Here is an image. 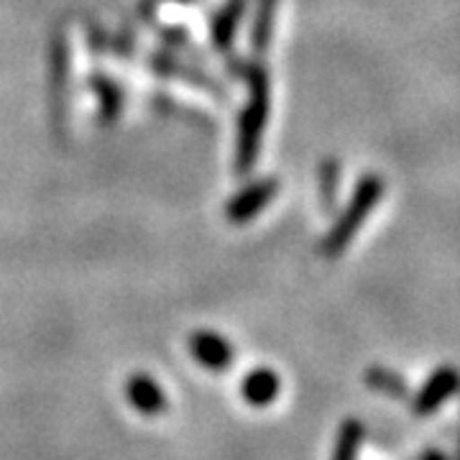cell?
Returning <instances> with one entry per match:
<instances>
[{
  "label": "cell",
  "mask_w": 460,
  "mask_h": 460,
  "mask_svg": "<svg viewBox=\"0 0 460 460\" xmlns=\"http://www.w3.org/2000/svg\"><path fill=\"white\" fill-rule=\"evenodd\" d=\"M458 460H460V443H458Z\"/></svg>",
  "instance_id": "cell-15"
},
{
  "label": "cell",
  "mask_w": 460,
  "mask_h": 460,
  "mask_svg": "<svg viewBox=\"0 0 460 460\" xmlns=\"http://www.w3.org/2000/svg\"><path fill=\"white\" fill-rule=\"evenodd\" d=\"M363 438H366V428L361 420L348 417L338 429V440H335V450L330 460H358V450H361Z\"/></svg>",
  "instance_id": "cell-8"
},
{
  "label": "cell",
  "mask_w": 460,
  "mask_h": 460,
  "mask_svg": "<svg viewBox=\"0 0 460 460\" xmlns=\"http://www.w3.org/2000/svg\"><path fill=\"white\" fill-rule=\"evenodd\" d=\"M460 389V374L453 366H443L438 368L432 376L425 381V386L420 389V394L414 396V411L417 414H432L443 407L450 396Z\"/></svg>",
  "instance_id": "cell-3"
},
{
  "label": "cell",
  "mask_w": 460,
  "mask_h": 460,
  "mask_svg": "<svg viewBox=\"0 0 460 460\" xmlns=\"http://www.w3.org/2000/svg\"><path fill=\"white\" fill-rule=\"evenodd\" d=\"M190 350L195 356L199 366H205L213 374H223L228 371L233 363V345L228 338L217 335L213 330H199L190 338Z\"/></svg>",
  "instance_id": "cell-4"
},
{
  "label": "cell",
  "mask_w": 460,
  "mask_h": 460,
  "mask_svg": "<svg viewBox=\"0 0 460 460\" xmlns=\"http://www.w3.org/2000/svg\"><path fill=\"white\" fill-rule=\"evenodd\" d=\"M246 11V0H228L226 8L215 16L213 23V41L217 49H228L233 41V33L238 29V21Z\"/></svg>",
  "instance_id": "cell-9"
},
{
  "label": "cell",
  "mask_w": 460,
  "mask_h": 460,
  "mask_svg": "<svg viewBox=\"0 0 460 460\" xmlns=\"http://www.w3.org/2000/svg\"><path fill=\"white\" fill-rule=\"evenodd\" d=\"M248 90L251 93H248V105L238 126V156H235V166L241 174L251 172L253 166L259 144H261L263 126L269 118V75L261 66H253L248 72Z\"/></svg>",
  "instance_id": "cell-1"
},
{
  "label": "cell",
  "mask_w": 460,
  "mask_h": 460,
  "mask_svg": "<svg viewBox=\"0 0 460 460\" xmlns=\"http://www.w3.org/2000/svg\"><path fill=\"white\" fill-rule=\"evenodd\" d=\"M279 376L271 368H266V366L253 368L243 378V384H241V394H243V399H246L251 407H266V404H271L279 396Z\"/></svg>",
  "instance_id": "cell-7"
},
{
  "label": "cell",
  "mask_w": 460,
  "mask_h": 460,
  "mask_svg": "<svg viewBox=\"0 0 460 460\" xmlns=\"http://www.w3.org/2000/svg\"><path fill=\"white\" fill-rule=\"evenodd\" d=\"M277 3L279 0H259V13H256V23H253V49L263 51L269 49V39H271V29H274V13H277Z\"/></svg>",
  "instance_id": "cell-10"
},
{
  "label": "cell",
  "mask_w": 460,
  "mask_h": 460,
  "mask_svg": "<svg viewBox=\"0 0 460 460\" xmlns=\"http://www.w3.org/2000/svg\"><path fill=\"white\" fill-rule=\"evenodd\" d=\"M366 384H368L374 392L394 396V399L407 396V386H404L402 376L394 374V371H389V368H381V366H374V368L366 371Z\"/></svg>",
  "instance_id": "cell-11"
},
{
  "label": "cell",
  "mask_w": 460,
  "mask_h": 460,
  "mask_svg": "<svg viewBox=\"0 0 460 460\" xmlns=\"http://www.w3.org/2000/svg\"><path fill=\"white\" fill-rule=\"evenodd\" d=\"M174 3H192V0H174Z\"/></svg>",
  "instance_id": "cell-14"
},
{
  "label": "cell",
  "mask_w": 460,
  "mask_h": 460,
  "mask_svg": "<svg viewBox=\"0 0 460 460\" xmlns=\"http://www.w3.org/2000/svg\"><path fill=\"white\" fill-rule=\"evenodd\" d=\"M126 396L131 402V407L146 417H156L166 411V394L164 389L159 386L156 378H151L148 374H133L126 384Z\"/></svg>",
  "instance_id": "cell-6"
},
{
  "label": "cell",
  "mask_w": 460,
  "mask_h": 460,
  "mask_svg": "<svg viewBox=\"0 0 460 460\" xmlns=\"http://www.w3.org/2000/svg\"><path fill=\"white\" fill-rule=\"evenodd\" d=\"M384 195V180L376 177V174H368L358 181L353 198L348 202V208L343 210V215L338 217V223L332 226L325 241H323V253L325 256H341L348 243L356 238V233L361 230V223L374 213V208L378 205V199Z\"/></svg>",
  "instance_id": "cell-2"
},
{
  "label": "cell",
  "mask_w": 460,
  "mask_h": 460,
  "mask_svg": "<svg viewBox=\"0 0 460 460\" xmlns=\"http://www.w3.org/2000/svg\"><path fill=\"white\" fill-rule=\"evenodd\" d=\"M277 192H279V181L277 180L253 181L251 187L241 190L235 198L230 199L226 215H228L233 223L251 220V217H256V215L261 213L271 199L277 198Z\"/></svg>",
  "instance_id": "cell-5"
},
{
  "label": "cell",
  "mask_w": 460,
  "mask_h": 460,
  "mask_svg": "<svg viewBox=\"0 0 460 460\" xmlns=\"http://www.w3.org/2000/svg\"><path fill=\"white\" fill-rule=\"evenodd\" d=\"M422 460H447V458H445L440 450H429V453H425V458Z\"/></svg>",
  "instance_id": "cell-13"
},
{
  "label": "cell",
  "mask_w": 460,
  "mask_h": 460,
  "mask_svg": "<svg viewBox=\"0 0 460 460\" xmlns=\"http://www.w3.org/2000/svg\"><path fill=\"white\" fill-rule=\"evenodd\" d=\"M338 162L330 159V162H323V169H320V192H323V202L325 208H332L335 202V192H338Z\"/></svg>",
  "instance_id": "cell-12"
}]
</instances>
